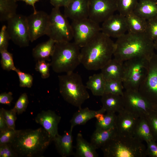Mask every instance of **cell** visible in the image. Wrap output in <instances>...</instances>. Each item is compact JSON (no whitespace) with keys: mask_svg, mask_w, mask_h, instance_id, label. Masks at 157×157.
Here are the masks:
<instances>
[{"mask_svg":"<svg viewBox=\"0 0 157 157\" xmlns=\"http://www.w3.org/2000/svg\"><path fill=\"white\" fill-rule=\"evenodd\" d=\"M13 99L11 92H4L0 94V103L10 106Z\"/></svg>","mask_w":157,"mask_h":157,"instance_id":"cell-45","label":"cell"},{"mask_svg":"<svg viewBox=\"0 0 157 157\" xmlns=\"http://www.w3.org/2000/svg\"><path fill=\"white\" fill-rule=\"evenodd\" d=\"M80 48L74 42H56L50 63L54 72L66 73L74 72L81 63Z\"/></svg>","mask_w":157,"mask_h":157,"instance_id":"cell-5","label":"cell"},{"mask_svg":"<svg viewBox=\"0 0 157 157\" xmlns=\"http://www.w3.org/2000/svg\"><path fill=\"white\" fill-rule=\"evenodd\" d=\"M156 3H157V0H156Z\"/></svg>","mask_w":157,"mask_h":157,"instance_id":"cell-51","label":"cell"},{"mask_svg":"<svg viewBox=\"0 0 157 157\" xmlns=\"http://www.w3.org/2000/svg\"><path fill=\"white\" fill-rule=\"evenodd\" d=\"M149 60L135 58L123 62V85L125 90H138L147 73Z\"/></svg>","mask_w":157,"mask_h":157,"instance_id":"cell-7","label":"cell"},{"mask_svg":"<svg viewBox=\"0 0 157 157\" xmlns=\"http://www.w3.org/2000/svg\"><path fill=\"white\" fill-rule=\"evenodd\" d=\"M117 133L115 126L107 130L95 129L91 137L90 142L96 149L101 148Z\"/></svg>","mask_w":157,"mask_h":157,"instance_id":"cell-24","label":"cell"},{"mask_svg":"<svg viewBox=\"0 0 157 157\" xmlns=\"http://www.w3.org/2000/svg\"><path fill=\"white\" fill-rule=\"evenodd\" d=\"M133 12L147 20L157 16L156 0H139Z\"/></svg>","mask_w":157,"mask_h":157,"instance_id":"cell-22","label":"cell"},{"mask_svg":"<svg viewBox=\"0 0 157 157\" xmlns=\"http://www.w3.org/2000/svg\"><path fill=\"white\" fill-rule=\"evenodd\" d=\"M17 0H0V21H7L16 13Z\"/></svg>","mask_w":157,"mask_h":157,"instance_id":"cell-30","label":"cell"},{"mask_svg":"<svg viewBox=\"0 0 157 157\" xmlns=\"http://www.w3.org/2000/svg\"><path fill=\"white\" fill-rule=\"evenodd\" d=\"M138 91L153 107L157 105V53H154L149 61L147 73Z\"/></svg>","mask_w":157,"mask_h":157,"instance_id":"cell-10","label":"cell"},{"mask_svg":"<svg viewBox=\"0 0 157 157\" xmlns=\"http://www.w3.org/2000/svg\"><path fill=\"white\" fill-rule=\"evenodd\" d=\"M3 116L9 128L15 129V123L17 113L13 109L7 110L2 108L0 109Z\"/></svg>","mask_w":157,"mask_h":157,"instance_id":"cell-37","label":"cell"},{"mask_svg":"<svg viewBox=\"0 0 157 157\" xmlns=\"http://www.w3.org/2000/svg\"><path fill=\"white\" fill-rule=\"evenodd\" d=\"M138 0H116L117 10L124 17L133 12L138 2Z\"/></svg>","mask_w":157,"mask_h":157,"instance_id":"cell-31","label":"cell"},{"mask_svg":"<svg viewBox=\"0 0 157 157\" xmlns=\"http://www.w3.org/2000/svg\"><path fill=\"white\" fill-rule=\"evenodd\" d=\"M30 42L46 35L48 29L49 15L42 11H37L27 17Z\"/></svg>","mask_w":157,"mask_h":157,"instance_id":"cell-14","label":"cell"},{"mask_svg":"<svg viewBox=\"0 0 157 157\" xmlns=\"http://www.w3.org/2000/svg\"><path fill=\"white\" fill-rule=\"evenodd\" d=\"M101 97V108L106 113H117L124 109L122 96L105 93Z\"/></svg>","mask_w":157,"mask_h":157,"instance_id":"cell-21","label":"cell"},{"mask_svg":"<svg viewBox=\"0 0 157 157\" xmlns=\"http://www.w3.org/2000/svg\"><path fill=\"white\" fill-rule=\"evenodd\" d=\"M154 50V41L146 32H128L117 38L113 55L114 58L123 62L135 58L149 60Z\"/></svg>","mask_w":157,"mask_h":157,"instance_id":"cell-1","label":"cell"},{"mask_svg":"<svg viewBox=\"0 0 157 157\" xmlns=\"http://www.w3.org/2000/svg\"><path fill=\"white\" fill-rule=\"evenodd\" d=\"M145 117L149 126L154 139L157 141V111L151 110Z\"/></svg>","mask_w":157,"mask_h":157,"instance_id":"cell-35","label":"cell"},{"mask_svg":"<svg viewBox=\"0 0 157 157\" xmlns=\"http://www.w3.org/2000/svg\"><path fill=\"white\" fill-rule=\"evenodd\" d=\"M154 49H155L157 51V39L154 41Z\"/></svg>","mask_w":157,"mask_h":157,"instance_id":"cell-50","label":"cell"},{"mask_svg":"<svg viewBox=\"0 0 157 157\" xmlns=\"http://www.w3.org/2000/svg\"><path fill=\"white\" fill-rule=\"evenodd\" d=\"M115 42L101 32L80 49L81 63L87 70L101 69L112 59Z\"/></svg>","mask_w":157,"mask_h":157,"instance_id":"cell-2","label":"cell"},{"mask_svg":"<svg viewBox=\"0 0 157 157\" xmlns=\"http://www.w3.org/2000/svg\"><path fill=\"white\" fill-rule=\"evenodd\" d=\"M117 10L116 0H89L88 18L99 24Z\"/></svg>","mask_w":157,"mask_h":157,"instance_id":"cell-13","label":"cell"},{"mask_svg":"<svg viewBox=\"0 0 157 157\" xmlns=\"http://www.w3.org/2000/svg\"><path fill=\"white\" fill-rule=\"evenodd\" d=\"M7 21V29L10 40L20 47L28 46L30 40L27 17L16 14Z\"/></svg>","mask_w":157,"mask_h":157,"instance_id":"cell-11","label":"cell"},{"mask_svg":"<svg viewBox=\"0 0 157 157\" xmlns=\"http://www.w3.org/2000/svg\"><path fill=\"white\" fill-rule=\"evenodd\" d=\"M145 32L154 41L157 39V16L147 20Z\"/></svg>","mask_w":157,"mask_h":157,"instance_id":"cell-36","label":"cell"},{"mask_svg":"<svg viewBox=\"0 0 157 157\" xmlns=\"http://www.w3.org/2000/svg\"><path fill=\"white\" fill-rule=\"evenodd\" d=\"M133 136L139 140L145 141L146 143L154 140L145 117L139 118L133 132Z\"/></svg>","mask_w":157,"mask_h":157,"instance_id":"cell-27","label":"cell"},{"mask_svg":"<svg viewBox=\"0 0 157 157\" xmlns=\"http://www.w3.org/2000/svg\"><path fill=\"white\" fill-rule=\"evenodd\" d=\"M50 63H47L44 60L37 61L35 69L41 74V77L43 79L48 78L50 76L49 67Z\"/></svg>","mask_w":157,"mask_h":157,"instance_id":"cell-40","label":"cell"},{"mask_svg":"<svg viewBox=\"0 0 157 157\" xmlns=\"http://www.w3.org/2000/svg\"><path fill=\"white\" fill-rule=\"evenodd\" d=\"M105 112L101 108L97 110H91L88 107L79 108L74 113L70 120L71 126L74 128L77 125L85 124L90 119L95 118L98 113H104Z\"/></svg>","mask_w":157,"mask_h":157,"instance_id":"cell-26","label":"cell"},{"mask_svg":"<svg viewBox=\"0 0 157 157\" xmlns=\"http://www.w3.org/2000/svg\"><path fill=\"white\" fill-rule=\"evenodd\" d=\"M74 128L65 131L60 135L58 134L53 138L55 147L58 153L63 157H67L74 155L72 131Z\"/></svg>","mask_w":157,"mask_h":157,"instance_id":"cell-19","label":"cell"},{"mask_svg":"<svg viewBox=\"0 0 157 157\" xmlns=\"http://www.w3.org/2000/svg\"><path fill=\"white\" fill-rule=\"evenodd\" d=\"M53 141L52 137L43 127L17 130L10 143L18 156H41Z\"/></svg>","mask_w":157,"mask_h":157,"instance_id":"cell-3","label":"cell"},{"mask_svg":"<svg viewBox=\"0 0 157 157\" xmlns=\"http://www.w3.org/2000/svg\"><path fill=\"white\" fill-rule=\"evenodd\" d=\"M40 0H17V1H21L25 2L27 5L31 6L33 9V12H35L37 11L35 9V4Z\"/></svg>","mask_w":157,"mask_h":157,"instance_id":"cell-48","label":"cell"},{"mask_svg":"<svg viewBox=\"0 0 157 157\" xmlns=\"http://www.w3.org/2000/svg\"><path fill=\"white\" fill-rule=\"evenodd\" d=\"M9 128L3 116L2 111L0 110V132L5 131Z\"/></svg>","mask_w":157,"mask_h":157,"instance_id":"cell-47","label":"cell"},{"mask_svg":"<svg viewBox=\"0 0 157 157\" xmlns=\"http://www.w3.org/2000/svg\"><path fill=\"white\" fill-rule=\"evenodd\" d=\"M17 130L9 128L3 131L0 132V144L10 143L14 138Z\"/></svg>","mask_w":157,"mask_h":157,"instance_id":"cell-41","label":"cell"},{"mask_svg":"<svg viewBox=\"0 0 157 157\" xmlns=\"http://www.w3.org/2000/svg\"><path fill=\"white\" fill-rule=\"evenodd\" d=\"M117 114L115 126L117 133L133 135L139 117L125 109Z\"/></svg>","mask_w":157,"mask_h":157,"instance_id":"cell-16","label":"cell"},{"mask_svg":"<svg viewBox=\"0 0 157 157\" xmlns=\"http://www.w3.org/2000/svg\"><path fill=\"white\" fill-rule=\"evenodd\" d=\"M124 88L122 81L113 80L106 81L105 93L123 96Z\"/></svg>","mask_w":157,"mask_h":157,"instance_id":"cell-33","label":"cell"},{"mask_svg":"<svg viewBox=\"0 0 157 157\" xmlns=\"http://www.w3.org/2000/svg\"><path fill=\"white\" fill-rule=\"evenodd\" d=\"M106 81L117 80L122 82L124 75L123 62L112 59L101 69Z\"/></svg>","mask_w":157,"mask_h":157,"instance_id":"cell-20","label":"cell"},{"mask_svg":"<svg viewBox=\"0 0 157 157\" xmlns=\"http://www.w3.org/2000/svg\"><path fill=\"white\" fill-rule=\"evenodd\" d=\"M105 114L102 113H99L96 114L95 118L97 119V121L98 122L102 121L104 119Z\"/></svg>","mask_w":157,"mask_h":157,"instance_id":"cell-49","label":"cell"},{"mask_svg":"<svg viewBox=\"0 0 157 157\" xmlns=\"http://www.w3.org/2000/svg\"><path fill=\"white\" fill-rule=\"evenodd\" d=\"M102 23L101 32L110 38H117L127 31L125 17L119 14L113 15Z\"/></svg>","mask_w":157,"mask_h":157,"instance_id":"cell-15","label":"cell"},{"mask_svg":"<svg viewBox=\"0 0 157 157\" xmlns=\"http://www.w3.org/2000/svg\"><path fill=\"white\" fill-rule=\"evenodd\" d=\"M59 92L64 99L71 105L81 108L90 98L81 76L74 72L58 76Z\"/></svg>","mask_w":157,"mask_h":157,"instance_id":"cell-6","label":"cell"},{"mask_svg":"<svg viewBox=\"0 0 157 157\" xmlns=\"http://www.w3.org/2000/svg\"><path fill=\"white\" fill-rule=\"evenodd\" d=\"M18 155L10 143L0 144V157H16Z\"/></svg>","mask_w":157,"mask_h":157,"instance_id":"cell-43","label":"cell"},{"mask_svg":"<svg viewBox=\"0 0 157 157\" xmlns=\"http://www.w3.org/2000/svg\"><path fill=\"white\" fill-rule=\"evenodd\" d=\"M71 25L74 42L81 48L101 32L99 24L89 18L73 21Z\"/></svg>","mask_w":157,"mask_h":157,"instance_id":"cell-9","label":"cell"},{"mask_svg":"<svg viewBox=\"0 0 157 157\" xmlns=\"http://www.w3.org/2000/svg\"><path fill=\"white\" fill-rule=\"evenodd\" d=\"M156 142H157V141H156Z\"/></svg>","mask_w":157,"mask_h":157,"instance_id":"cell-52","label":"cell"},{"mask_svg":"<svg viewBox=\"0 0 157 157\" xmlns=\"http://www.w3.org/2000/svg\"><path fill=\"white\" fill-rule=\"evenodd\" d=\"M74 155L77 157H97L96 149L90 142H89L80 133L77 134Z\"/></svg>","mask_w":157,"mask_h":157,"instance_id":"cell-25","label":"cell"},{"mask_svg":"<svg viewBox=\"0 0 157 157\" xmlns=\"http://www.w3.org/2000/svg\"><path fill=\"white\" fill-rule=\"evenodd\" d=\"M29 103L28 96L25 93L22 94L16 102L13 108L18 115H20L25 112Z\"/></svg>","mask_w":157,"mask_h":157,"instance_id":"cell-38","label":"cell"},{"mask_svg":"<svg viewBox=\"0 0 157 157\" xmlns=\"http://www.w3.org/2000/svg\"><path fill=\"white\" fill-rule=\"evenodd\" d=\"M15 72L19 77L20 87L28 88L31 87L33 81V78L31 75L23 72L17 68Z\"/></svg>","mask_w":157,"mask_h":157,"instance_id":"cell-39","label":"cell"},{"mask_svg":"<svg viewBox=\"0 0 157 157\" xmlns=\"http://www.w3.org/2000/svg\"><path fill=\"white\" fill-rule=\"evenodd\" d=\"M106 81L101 73L90 76L86 86L95 96H101L105 93Z\"/></svg>","mask_w":157,"mask_h":157,"instance_id":"cell-29","label":"cell"},{"mask_svg":"<svg viewBox=\"0 0 157 157\" xmlns=\"http://www.w3.org/2000/svg\"><path fill=\"white\" fill-rule=\"evenodd\" d=\"M51 4L54 7L59 8L65 7L70 0H49Z\"/></svg>","mask_w":157,"mask_h":157,"instance_id":"cell-46","label":"cell"},{"mask_svg":"<svg viewBox=\"0 0 157 157\" xmlns=\"http://www.w3.org/2000/svg\"><path fill=\"white\" fill-rule=\"evenodd\" d=\"M145 154L146 156L157 157V142L154 140H151L147 143Z\"/></svg>","mask_w":157,"mask_h":157,"instance_id":"cell-44","label":"cell"},{"mask_svg":"<svg viewBox=\"0 0 157 157\" xmlns=\"http://www.w3.org/2000/svg\"><path fill=\"white\" fill-rule=\"evenodd\" d=\"M124 109L139 117H145L153 106L138 90H125L123 95Z\"/></svg>","mask_w":157,"mask_h":157,"instance_id":"cell-12","label":"cell"},{"mask_svg":"<svg viewBox=\"0 0 157 157\" xmlns=\"http://www.w3.org/2000/svg\"><path fill=\"white\" fill-rule=\"evenodd\" d=\"M117 114L112 112H107L105 114L103 120L101 122L97 121L95 124L96 129L107 130L115 126Z\"/></svg>","mask_w":157,"mask_h":157,"instance_id":"cell-32","label":"cell"},{"mask_svg":"<svg viewBox=\"0 0 157 157\" xmlns=\"http://www.w3.org/2000/svg\"><path fill=\"white\" fill-rule=\"evenodd\" d=\"M67 18L61 13L60 8H53L49 15L46 35L56 42H70L73 39V31Z\"/></svg>","mask_w":157,"mask_h":157,"instance_id":"cell-8","label":"cell"},{"mask_svg":"<svg viewBox=\"0 0 157 157\" xmlns=\"http://www.w3.org/2000/svg\"><path fill=\"white\" fill-rule=\"evenodd\" d=\"M10 40L7 26H3L0 31V52L7 50L9 41Z\"/></svg>","mask_w":157,"mask_h":157,"instance_id":"cell-42","label":"cell"},{"mask_svg":"<svg viewBox=\"0 0 157 157\" xmlns=\"http://www.w3.org/2000/svg\"><path fill=\"white\" fill-rule=\"evenodd\" d=\"M89 0H70L64 7V15L72 21L88 18Z\"/></svg>","mask_w":157,"mask_h":157,"instance_id":"cell-18","label":"cell"},{"mask_svg":"<svg viewBox=\"0 0 157 157\" xmlns=\"http://www.w3.org/2000/svg\"><path fill=\"white\" fill-rule=\"evenodd\" d=\"M125 17L128 32L136 33L145 32L147 20L137 15L133 12Z\"/></svg>","mask_w":157,"mask_h":157,"instance_id":"cell-28","label":"cell"},{"mask_svg":"<svg viewBox=\"0 0 157 157\" xmlns=\"http://www.w3.org/2000/svg\"><path fill=\"white\" fill-rule=\"evenodd\" d=\"M61 119V117L54 111L48 110L39 113L35 117V121L42 126L53 138L58 134V127Z\"/></svg>","mask_w":157,"mask_h":157,"instance_id":"cell-17","label":"cell"},{"mask_svg":"<svg viewBox=\"0 0 157 157\" xmlns=\"http://www.w3.org/2000/svg\"><path fill=\"white\" fill-rule=\"evenodd\" d=\"M1 55L0 63L2 69L7 71H15L17 68L15 66L12 54L8 50L0 52Z\"/></svg>","mask_w":157,"mask_h":157,"instance_id":"cell-34","label":"cell"},{"mask_svg":"<svg viewBox=\"0 0 157 157\" xmlns=\"http://www.w3.org/2000/svg\"><path fill=\"white\" fill-rule=\"evenodd\" d=\"M146 147L133 135L117 133L101 149L105 157H145Z\"/></svg>","mask_w":157,"mask_h":157,"instance_id":"cell-4","label":"cell"},{"mask_svg":"<svg viewBox=\"0 0 157 157\" xmlns=\"http://www.w3.org/2000/svg\"><path fill=\"white\" fill-rule=\"evenodd\" d=\"M56 42L49 38L47 41L38 44L32 50V54L34 58L37 61H51Z\"/></svg>","mask_w":157,"mask_h":157,"instance_id":"cell-23","label":"cell"}]
</instances>
